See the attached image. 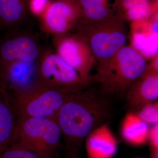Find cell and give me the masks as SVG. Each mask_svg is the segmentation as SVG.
<instances>
[{
    "mask_svg": "<svg viewBox=\"0 0 158 158\" xmlns=\"http://www.w3.org/2000/svg\"><path fill=\"white\" fill-rule=\"evenodd\" d=\"M111 116V106L105 94L90 87L74 94L59 110L56 118L61 135L69 145L86 139Z\"/></svg>",
    "mask_w": 158,
    "mask_h": 158,
    "instance_id": "6da1fadb",
    "label": "cell"
},
{
    "mask_svg": "<svg viewBox=\"0 0 158 158\" xmlns=\"http://www.w3.org/2000/svg\"><path fill=\"white\" fill-rule=\"evenodd\" d=\"M78 0H54L39 15L40 29L51 36L76 31L82 19Z\"/></svg>",
    "mask_w": 158,
    "mask_h": 158,
    "instance_id": "9c48e42d",
    "label": "cell"
},
{
    "mask_svg": "<svg viewBox=\"0 0 158 158\" xmlns=\"http://www.w3.org/2000/svg\"><path fill=\"white\" fill-rule=\"evenodd\" d=\"M54 52L74 69L88 85L92 84L90 72L95 62L88 41L76 30L62 35L51 36Z\"/></svg>",
    "mask_w": 158,
    "mask_h": 158,
    "instance_id": "ba28073f",
    "label": "cell"
},
{
    "mask_svg": "<svg viewBox=\"0 0 158 158\" xmlns=\"http://www.w3.org/2000/svg\"><path fill=\"white\" fill-rule=\"evenodd\" d=\"M152 158H158V149H152Z\"/></svg>",
    "mask_w": 158,
    "mask_h": 158,
    "instance_id": "44dd1931",
    "label": "cell"
},
{
    "mask_svg": "<svg viewBox=\"0 0 158 158\" xmlns=\"http://www.w3.org/2000/svg\"><path fill=\"white\" fill-rule=\"evenodd\" d=\"M7 91L18 118H45L56 120L65 102L76 94L65 93L36 83L25 90Z\"/></svg>",
    "mask_w": 158,
    "mask_h": 158,
    "instance_id": "3957f363",
    "label": "cell"
},
{
    "mask_svg": "<svg viewBox=\"0 0 158 158\" xmlns=\"http://www.w3.org/2000/svg\"><path fill=\"white\" fill-rule=\"evenodd\" d=\"M125 22L115 15L101 20L81 22L76 30L88 41L99 63L110 59L125 46Z\"/></svg>",
    "mask_w": 158,
    "mask_h": 158,
    "instance_id": "5b68a950",
    "label": "cell"
},
{
    "mask_svg": "<svg viewBox=\"0 0 158 158\" xmlns=\"http://www.w3.org/2000/svg\"><path fill=\"white\" fill-rule=\"evenodd\" d=\"M0 158H42L36 153L28 150L9 147L0 152Z\"/></svg>",
    "mask_w": 158,
    "mask_h": 158,
    "instance_id": "ac0fdd59",
    "label": "cell"
},
{
    "mask_svg": "<svg viewBox=\"0 0 158 158\" xmlns=\"http://www.w3.org/2000/svg\"><path fill=\"white\" fill-rule=\"evenodd\" d=\"M82 9L81 22L97 21L115 15L116 0H78Z\"/></svg>",
    "mask_w": 158,
    "mask_h": 158,
    "instance_id": "2e32d148",
    "label": "cell"
},
{
    "mask_svg": "<svg viewBox=\"0 0 158 158\" xmlns=\"http://www.w3.org/2000/svg\"><path fill=\"white\" fill-rule=\"evenodd\" d=\"M85 140L88 158H112L116 153L117 141L107 123L94 129Z\"/></svg>",
    "mask_w": 158,
    "mask_h": 158,
    "instance_id": "8fae6325",
    "label": "cell"
},
{
    "mask_svg": "<svg viewBox=\"0 0 158 158\" xmlns=\"http://www.w3.org/2000/svg\"><path fill=\"white\" fill-rule=\"evenodd\" d=\"M34 83L69 94L80 93L90 87L49 47L37 62Z\"/></svg>",
    "mask_w": 158,
    "mask_h": 158,
    "instance_id": "8992f818",
    "label": "cell"
},
{
    "mask_svg": "<svg viewBox=\"0 0 158 158\" xmlns=\"http://www.w3.org/2000/svg\"><path fill=\"white\" fill-rule=\"evenodd\" d=\"M134 113L148 124L158 123V102L147 103Z\"/></svg>",
    "mask_w": 158,
    "mask_h": 158,
    "instance_id": "e0dca14e",
    "label": "cell"
},
{
    "mask_svg": "<svg viewBox=\"0 0 158 158\" xmlns=\"http://www.w3.org/2000/svg\"><path fill=\"white\" fill-rule=\"evenodd\" d=\"M62 135L56 121L45 118H18L10 147L28 150L42 158H54Z\"/></svg>",
    "mask_w": 158,
    "mask_h": 158,
    "instance_id": "277c9868",
    "label": "cell"
},
{
    "mask_svg": "<svg viewBox=\"0 0 158 158\" xmlns=\"http://www.w3.org/2000/svg\"><path fill=\"white\" fill-rule=\"evenodd\" d=\"M158 11V0H116L114 14L125 21L148 18Z\"/></svg>",
    "mask_w": 158,
    "mask_h": 158,
    "instance_id": "5bb4252c",
    "label": "cell"
},
{
    "mask_svg": "<svg viewBox=\"0 0 158 158\" xmlns=\"http://www.w3.org/2000/svg\"><path fill=\"white\" fill-rule=\"evenodd\" d=\"M17 120L9 93L0 87V152L11 145Z\"/></svg>",
    "mask_w": 158,
    "mask_h": 158,
    "instance_id": "4fadbf2b",
    "label": "cell"
},
{
    "mask_svg": "<svg viewBox=\"0 0 158 158\" xmlns=\"http://www.w3.org/2000/svg\"><path fill=\"white\" fill-rule=\"evenodd\" d=\"M30 0H0V28L6 31L27 26Z\"/></svg>",
    "mask_w": 158,
    "mask_h": 158,
    "instance_id": "7c38bea8",
    "label": "cell"
},
{
    "mask_svg": "<svg viewBox=\"0 0 158 158\" xmlns=\"http://www.w3.org/2000/svg\"><path fill=\"white\" fill-rule=\"evenodd\" d=\"M148 141L152 149H158V123L150 128Z\"/></svg>",
    "mask_w": 158,
    "mask_h": 158,
    "instance_id": "ffe728a7",
    "label": "cell"
},
{
    "mask_svg": "<svg viewBox=\"0 0 158 158\" xmlns=\"http://www.w3.org/2000/svg\"><path fill=\"white\" fill-rule=\"evenodd\" d=\"M127 106L136 112L143 105L158 98V73L145 69L126 94Z\"/></svg>",
    "mask_w": 158,
    "mask_h": 158,
    "instance_id": "30bf717a",
    "label": "cell"
},
{
    "mask_svg": "<svg viewBox=\"0 0 158 158\" xmlns=\"http://www.w3.org/2000/svg\"><path fill=\"white\" fill-rule=\"evenodd\" d=\"M27 28L7 31L6 37L0 40V81L11 62H37L48 47L41 42L39 34Z\"/></svg>",
    "mask_w": 158,
    "mask_h": 158,
    "instance_id": "52a82bcc",
    "label": "cell"
},
{
    "mask_svg": "<svg viewBox=\"0 0 158 158\" xmlns=\"http://www.w3.org/2000/svg\"><path fill=\"white\" fill-rule=\"evenodd\" d=\"M147 65L142 55L125 46L110 59L98 63L97 73L92 76V83L98 84L105 95L123 97L144 73Z\"/></svg>",
    "mask_w": 158,
    "mask_h": 158,
    "instance_id": "7a4b0ae2",
    "label": "cell"
},
{
    "mask_svg": "<svg viewBox=\"0 0 158 158\" xmlns=\"http://www.w3.org/2000/svg\"><path fill=\"white\" fill-rule=\"evenodd\" d=\"M49 3L48 0H30V12L39 16L45 10Z\"/></svg>",
    "mask_w": 158,
    "mask_h": 158,
    "instance_id": "d6986e66",
    "label": "cell"
},
{
    "mask_svg": "<svg viewBox=\"0 0 158 158\" xmlns=\"http://www.w3.org/2000/svg\"><path fill=\"white\" fill-rule=\"evenodd\" d=\"M150 127L136 113L129 112L125 116L121 126L122 137L134 146L143 145L148 141Z\"/></svg>",
    "mask_w": 158,
    "mask_h": 158,
    "instance_id": "9a60e30c",
    "label": "cell"
}]
</instances>
